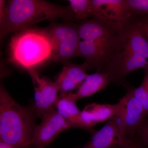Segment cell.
<instances>
[{"mask_svg":"<svg viewBox=\"0 0 148 148\" xmlns=\"http://www.w3.org/2000/svg\"><path fill=\"white\" fill-rule=\"evenodd\" d=\"M138 144L125 135L119 110L94 133L83 148H134Z\"/></svg>","mask_w":148,"mask_h":148,"instance_id":"52a82bcc","label":"cell"},{"mask_svg":"<svg viewBox=\"0 0 148 148\" xmlns=\"http://www.w3.org/2000/svg\"><path fill=\"white\" fill-rule=\"evenodd\" d=\"M9 49L10 62L26 69L50 61L54 45L47 29L29 28L12 36Z\"/></svg>","mask_w":148,"mask_h":148,"instance_id":"5b68a950","label":"cell"},{"mask_svg":"<svg viewBox=\"0 0 148 148\" xmlns=\"http://www.w3.org/2000/svg\"><path fill=\"white\" fill-rule=\"evenodd\" d=\"M145 76L139 87L132 88L133 96L143 106L148 116V67L144 69Z\"/></svg>","mask_w":148,"mask_h":148,"instance_id":"e0dca14e","label":"cell"},{"mask_svg":"<svg viewBox=\"0 0 148 148\" xmlns=\"http://www.w3.org/2000/svg\"><path fill=\"white\" fill-rule=\"evenodd\" d=\"M0 148H18L15 146L12 145H10L5 143V142H2V141H0Z\"/></svg>","mask_w":148,"mask_h":148,"instance_id":"7402d4cb","label":"cell"},{"mask_svg":"<svg viewBox=\"0 0 148 148\" xmlns=\"http://www.w3.org/2000/svg\"><path fill=\"white\" fill-rule=\"evenodd\" d=\"M148 67V42L134 16L123 25L114 53L106 73L111 82L128 87L130 73Z\"/></svg>","mask_w":148,"mask_h":148,"instance_id":"7a4b0ae2","label":"cell"},{"mask_svg":"<svg viewBox=\"0 0 148 148\" xmlns=\"http://www.w3.org/2000/svg\"><path fill=\"white\" fill-rule=\"evenodd\" d=\"M76 101L74 98L73 92L60 94L56 103L54 109L72 127L84 129L81 119V111L77 107Z\"/></svg>","mask_w":148,"mask_h":148,"instance_id":"5bb4252c","label":"cell"},{"mask_svg":"<svg viewBox=\"0 0 148 148\" xmlns=\"http://www.w3.org/2000/svg\"><path fill=\"white\" fill-rule=\"evenodd\" d=\"M41 148V147H38V148Z\"/></svg>","mask_w":148,"mask_h":148,"instance_id":"cb8c5ba5","label":"cell"},{"mask_svg":"<svg viewBox=\"0 0 148 148\" xmlns=\"http://www.w3.org/2000/svg\"><path fill=\"white\" fill-rule=\"evenodd\" d=\"M123 24L96 18L77 23L80 39L77 56L85 58L88 70L106 72Z\"/></svg>","mask_w":148,"mask_h":148,"instance_id":"6da1fadb","label":"cell"},{"mask_svg":"<svg viewBox=\"0 0 148 148\" xmlns=\"http://www.w3.org/2000/svg\"><path fill=\"white\" fill-rule=\"evenodd\" d=\"M34 84L35 112L43 117L54 109L59 89L55 82L40 74L34 68L26 69Z\"/></svg>","mask_w":148,"mask_h":148,"instance_id":"ba28073f","label":"cell"},{"mask_svg":"<svg viewBox=\"0 0 148 148\" xmlns=\"http://www.w3.org/2000/svg\"><path fill=\"white\" fill-rule=\"evenodd\" d=\"M59 18L75 22L68 6L42 0H10L7 2L5 15L0 21V36L1 38L10 33L29 29L41 21Z\"/></svg>","mask_w":148,"mask_h":148,"instance_id":"3957f363","label":"cell"},{"mask_svg":"<svg viewBox=\"0 0 148 148\" xmlns=\"http://www.w3.org/2000/svg\"><path fill=\"white\" fill-rule=\"evenodd\" d=\"M137 134L139 135L143 143L148 147V119H147L139 128Z\"/></svg>","mask_w":148,"mask_h":148,"instance_id":"ffe728a7","label":"cell"},{"mask_svg":"<svg viewBox=\"0 0 148 148\" xmlns=\"http://www.w3.org/2000/svg\"><path fill=\"white\" fill-rule=\"evenodd\" d=\"M127 92L120 100L121 115L124 132L129 138H133L147 116L141 104L132 94L131 87L127 88Z\"/></svg>","mask_w":148,"mask_h":148,"instance_id":"30bf717a","label":"cell"},{"mask_svg":"<svg viewBox=\"0 0 148 148\" xmlns=\"http://www.w3.org/2000/svg\"><path fill=\"white\" fill-rule=\"evenodd\" d=\"M63 69L56 79L61 94H66L78 88L88 74L86 63L77 64L69 61L63 64Z\"/></svg>","mask_w":148,"mask_h":148,"instance_id":"7c38bea8","label":"cell"},{"mask_svg":"<svg viewBox=\"0 0 148 148\" xmlns=\"http://www.w3.org/2000/svg\"><path fill=\"white\" fill-rule=\"evenodd\" d=\"M36 127L34 111L18 104L1 84L0 141L28 148L32 146Z\"/></svg>","mask_w":148,"mask_h":148,"instance_id":"277c9868","label":"cell"},{"mask_svg":"<svg viewBox=\"0 0 148 148\" xmlns=\"http://www.w3.org/2000/svg\"><path fill=\"white\" fill-rule=\"evenodd\" d=\"M94 18L124 24L133 17L127 0H90Z\"/></svg>","mask_w":148,"mask_h":148,"instance_id":"8fae6325","label":"cell"},{"mask_svg":"<svg viewBox=\"0 0 148 148\" xmlns=\"http://www.w3.org/2000/svg\"><path fill=\"white\" fill-rule=\"evenodd\" d=\"M68 5L72 16L75 21L94 18V13L90 0H69Z\"/></svg>","mask_w":148,"mask_h":148,"instance_id":"2e32d148","label":"cell"},{"mask_svg":"<svg viewBox=\"0 0 148 148\" xmlns=\"http://www.w3.org/2000/svg\"><path fill=\"white\" fill-rule=\"evenodd\" d=\"M110 82L109 74L106 72H97L88 75L76 92L73 93L74 98L77 101L89 97L105 89Z\"/></svg>","mask_w":148,"mask_h":148,"instance_id":"9a60e30c","label":"cell"},{"mask_svg":"<svg viewBox=\"0 0 148 148\" xmlns=\"http://www.w3.org/2000/svg\"><path fill=\"white\" fill-rule=\"evenodd\" d=\"M134 17L140 30L148 42V17L135 15Z\"/></svg>","mask_w":148,"mask_h":148,"instance_id":"d6986e66","label":"cell"},{"mask_svg":"<svg viewBox=\"0 0 148 148\" xmlns=\"http://www.w3.org/2000/svg\"><path fill=\"white\" fill-rule=\"evenodd\" d=\"M121 107L120 101L114 105L93 103L88 105L81 113V119L84 129L92 132V127L95 125L108 121L116 115Z\"/></svg>","mask_w":148,"mask_h":148,"instance_id":"4fadbf2b","label":"cell"},{"mask_svg":"<svg viewBox=\"0 0 148 148\" xmlns=\"http://www.w3.org/2000/svg\"><path fill=\"white\" fill-rule=\"evenodd\" d=\"M127 2L133 15L148 17V0H127Z\"/></svg>","mask_w":148,"mask_h":148,"instance_id":"ac0fdd59","label":"cell"},{"mask_svg":"<svg viewBox=\"0 0 148 148\" xmlns=\"http://www.w3.org/2000/svg\"><path fill=\"white\" fill-rule=\"evenodd\" d=\"M41 123L37 126L32 140L35 148H44L50 145L61 132L71 125L53 109L43 117Z\"/></svg>","mask_w":148,"mask_h":148,"instance_id":"9c48e42d","label":"cell"},{"mask_svg":"<svg viewBox=\"0 0 148 148\" xmlns=\"http://www.w3.org/2000/svg\"><path fill=\"white\" fill-rule=\"evenodd\" d=\"M7 4L6 1L0 0V21L3 20L6 12Z\"/></svg>","mask_w":148,"mask_h":148,"instance_id":"44dd1931","label":"cell"},{"mask_svg":"<svg viewBox=\"0 0 148 148\" xmlns=\"http://www.w3.org/2000/svg\"><path fill=\"white\" fill-rule=\"evenodd\" d=\"M47 29L51 35L54 45V51L50 61L63 64L77 56L80 39L77 23H53Z\"/></svg>","mask_w":148,"mask_h":148,"instance_id":"8992f818","label":"cell"},{"mask_svg":"<svg viewBox=\"0 0 148 148\" xmlns=\"http://www.w3.org/2000/svg\"><path fill=\"white\" fill-rule=\"evenodd\" d=\"M134 148H144L143 147H141V146L140 145H139V144H138V145H137V146H136Z\"/></svg>","mask_w":148,"mask_h":148,"instance_id":"603a6c76","label":"cell"}]
</instances>
